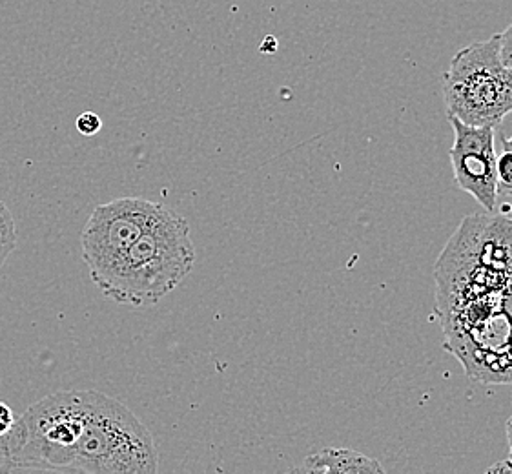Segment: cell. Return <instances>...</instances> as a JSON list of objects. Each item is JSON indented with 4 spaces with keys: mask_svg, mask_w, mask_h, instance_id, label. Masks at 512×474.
Returning a JSON list of instances; mask_svg holds the SVG:
<instances>
[{
    "mask_svg": "<svg viewBox=\"0 0 512 474\" xmlns=\"http://www.w3.org/2000/svg\"><path fill=\"white\" fill-rule=\"evenodd\" d=\"M194 263L190 225L185 217L166 207L123 258L93 283L115 303L143 309L157 305L177 289Z\"/></svg>",
    "mask_w": 512,
    "mask_h": 474,
    "instance_id": "obj_2",
    "label": "cell"
},
{
    "mask_svg": "<svg viewBox=\"0 0 512 474\" xmlns=\"http://www.w3.org/2000/svg\"><path fill=\"white\" fill-rule=\"evenodd\" d=\"M17 247V230L10 208L0 201V267L8 261Z\"/></svg>",
    "mask_w": 512,
    "mask_h": 474,
    "instance_id": "obj_10",
    "label": "cell"
},
{
    "mask_svg": "<svg viewBox=\"0 0 512 474\" xmlns=\"http://www.w3.org/2000/svg\"><path fill=\"white\" fill-rule=\"evenodd\" d=\"M447 117L496 128L512 114V68L500 59V37L472 42L452 57L443 77Z\"/></svg>",
    "mask_w": 512,
    "mask_h": 474,
    "instance_id": "obj_6",
    "label": "cell"
},
{
    "mask_svg": "<svg viewBox=\"0 0 512 474\" xmlns=\"http://www.w3.org/2000/svg\"><path fill=\"white\" fill-rule=\"evenodd\" d=\"M17 420V416L13 414L10 409V405H6L4 402H0V438L10 433L13 423Z\"/></svg>",
    "mask_w": 512,
    "mask_h": 474,
    "instance_id": "obj_14",
    "label": "cell"
},
{
    "mask_svg": "<svg viewBox=\"0 0 512 474\" xmlns=\"http://www.w3.org/2000/svg\"><path fill=\"white\" fill-rule=\"evenodd\" d=\"M511 354H512V341H511Z\"/></svg>",
    "mask_w": 512,
    "mask_h": 474,
    "instance_id": "obj_17",
    "label": "cell"
},
{
    "mask_svg": "<svg viewBox=\"0 0 512 474\" xmlns=\"http://www.w3.org/2000/svg\"><path fill=\"white\" fill-rule=\"evenodd\" d=\"M92 391H59L21 414L10 433L0 438L2 471L72 473Z\"/></svg>",
    "mask_w": 512,
    "mask_h": 474,
    "instance_id": "obj_3",
    "label": "cell"
},
{
    "mask_svg": "<svg viewBox=\"0 0 512 474\" xmlns=\"http://www.w3.org/2000/svg\"><path fill=\"white\" fill-rule=\"evenodd\" d=\"M505 431H507V442H509V449H511L512 454V416L507 420V425H505Z\"/></svg>",
    "mask_w": 512,
    "mask_h": 474,
    "instance_id": "obj_16",
    "label": "cell"
},
{
    "mask_svg": "<svg viewBox=\"0 0 512 474\" xmlns=\"http://www.w3.org/2000/svg\"><path fill=\"white\" fill-rule=\"evenodd\" d=\"M512 473V458L509 460H502L498 464L491 465L487 469V474H511Z\"/></svg>",
    "mask_w": 512,
    "mask_h": 474,
    "instance_id": "obj_15",
    "label": "cell"
},
{
    "mask_svg": "<svg viewBox=\"0 0 512 474\" xmlns=\"http://www.w3.org/2000/svg\"><path fill=\"white\" fill-rule=\"evenodd\" d=\"M498 37H500V59L507 68H512V22L502 33H498Z\"/></svg>",
    "mask_w": 512,
    "mask_h": 474,
    "instance_id": "obj_13",
    "label": "cell"
},
{
    "mask_svg": "<svg viewBox=\"0 0 512 474\" xmlns=\"http://www.w3.org/2000/svg\"><path fill=\"white\" fill-rule=\"evenodd\" d=\"M436 312L512 290V217L474 214L461 221L434 267Z\"/></svg>",
    "mask_w": 512,
    "mask_h": 474,
    "instance_id": "obj_1",
    "label": "cell"
},
{
    "mask_svg": "<svg viewBox=\"0 0 512 474\" xmlns=\"http://www.w3.org/2000/svg\"><path fill=\"white\" fill-rule=\"evenodd\" d=\"M294 473L307 474H383L385 469L376 458L347 447H328L310 454Z\"/></svg>",
    "mask_w": 512,
    "mask_h": 474,
    "instance_id": "obj_9",
    "label": "cell"
},
{
    "mask_svg": "<svg viewBox=\"0 0 512 474\" xmlns=\"http://www.w3.org/2000/svg\"><path fill=\"white\" fill-rule=\"evenodd\" d=\"M164 205L141 197H119L99 205L82 228V261L90 278H103L124 252L154 225Z\"/></svg>",
    "mask_w": 512,
    "mask_h": 474,
    "instance_id": "obj_7",
    "label": "cell"
},
{
    "mask_svg": "<svg viewBox=\"0 0 512 474\" xmlns=\"http://www.w3.org/2000/svg\"><path fill=\"white\" fill-rule=\"evenodd\" d=\"M511 458H512V454H511Z\"/></svg>",
    "mask_w": 512,
    "mask_h": 474,
    "instance_id": "obj_18",
    "label": "cell"
},
{
    "mask_svg": "<svg viewBox=\"0 0 512 474\" xmlns=\"http://www.w3.org/2000/svg\"><path fill=\"white\" fill-rule=\"evenodd\" d=\"M503 294H485L438 314L443 347L458 358L472 382L512 385V323L502 309Z\"/></svg>",
    "mask_w": 512,
    "mask_h": 474,
    "instance_id": "obj_4",
    "label": "cell"
},
{
    "mask_svg": "<svg viewBox=\"0 0 512 474\" xmlns=\"http://www.w3.org/2000/svg\"><path fill=\"white\" fill-rule=\"evenodd\" d=\"M454 132L451 165L454 181L465 194L474 197L485 212L498 207V174L492 126H472L449 117Z\"/></svg>",
    "mask_w": 512,
    "mask_h": 474,
    "instance_id": "obj_8",
    "label": "cell"
},
{
    "mask_svg": "<svg viewBox=\"0 0 512 474\" xmlns=\"http://www.w3.org/2000/svg\"><path fill=\"white\" fill-rule=\"evenodd\" d=\"M502 154L496 155V174H498V196L512 194V139L503 141Z\"/></svg>",
    "mask_w": 512,
    "mask_h": 474,
    "instance_id": "obj_11",
    "label": "cell"
},
{
    "mask_svg": "<svg viewBox=\"0 0 512 474\" xmlns=\"http://www.w3.org/2000/svg\"><path fill=\"white\" fill-rule=\"evenodd\" d=\"M72 473H159L154 436L126 405L103 392L92 391L90 414Z\"/></svg>",
    "mask_w": 512,
    "mask_h": 474,
    "instance_id": "obj_5",
    "label": "cell"
},
{
    "mask_svg": "<svg viewBox=\"0 0 512 474\" xmlns=\"http://www.w3.org/2000/svg\"><path fill=\"white\" fill-rule=\"evenodd\" d=\"M75 126H77V132H79V134L86 135V137H92V135L99 134V132H101V128H103V119H101L99 115L93 114V112H84V114L77 117Z\"/></svg>",
    "mask_w": 512,
    "mask_h": 474,
    "instance_id": "obj_12",
    "label": "cell"
}]
</instances>
